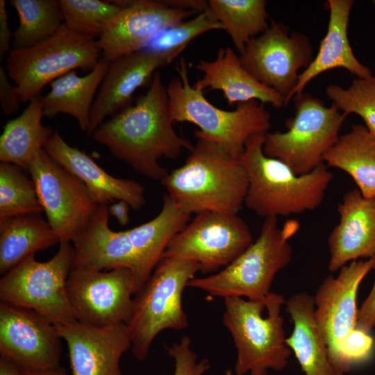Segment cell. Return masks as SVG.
Wrapping results in <instances>:
<instances>
[{"label": "cell", "mask_w": 375, "mask_h": 375, "mask_svg": "<svg viewBox=\"0 0 375 375\" xmlns=\"http://www.w3.org/2000/svg\"><path fill=\"white\" fill-rule=\"evenodd\" d=\"M213 30L225 31L210 8L190 20L168 27L153 36L143 49L172 53L177 56L200 35Z\"/></svg>", "instance_id": "cell-36"}, {"label": "cell", "mask_w": 375, "mask_h": 375, "mask_svg": "<svg viewBox=\"0 0 375 375\" xmlns=\"http://www.w3.org/2000/svg\"><path fill=\"white\" fill-rule=\"evenodd\" d=\"M169 7L184 10H193L197 13L209 8L208 1L204 0H164Z\"/></svg>", "instance_id": "cell-42"}, {"label": "cell", "mask_w": 375, "mask_h": 375, "mask_svg": "<svg viewBox=\"0 0 375 375\" xmlns=\"http://www.w3.org/2000/svg\"><path fill=\"white\" fill-rule=\"evenodd\" d=\"M28 173L47 222L60 240L75 244L87 230L99 205L84 183L44 149L30 164Z\"/></svg>", "instance_id": "cell-12"}, {"label": "cell", "mask_w": 375, "mask_h": 375, "mask_svg": "<svg viewBox=\"0 0 375 375\" xmlns=\"http://www.w3.org/2000/svg\"><path fill=\"white\" fill-rule=\"evenodd\" d=\"M25 172L14 164L1 162L0 219L43 211L34 181Z\"/></svg>", "instance_id": "cell-33"}, {"label": "cell", "mask_w": 375, "mask_h": 375, "mask_svg": "<svg viewBox=\"0 0 375 375\" xmlns=\"http://www.w3.org/2000/svg\"><path fill=\"white\" fill-rule=\"evenodd\" d=\"M130 206L124 201H117L108 206V212L114 216L121 226H126L130 221Z\"/></svg>", "instance_id": "cell-43"}, {"label": "cell", "mask_w": 375, "mask_h": 375, "mask_svg": "<svg viewBox=\"0 0 375 375\" xmlns=\"http://www.w3.org/2000/svg\"><path fill=\"white\" fill-rule=\"evenodd\" d=\"M267 370L254 369L250 372V375H267ZM225 374L226 375H233L230 370L226 371Z\"/></svg>", "instance_id": "cell-46"}, {"label": "cell", "mask_w": 375, "mask_h": 375, "mask_svg": "<svg viewBox=\"0 0 375 375\" xmlns=\"http://www.w3.org/2000/svg\"><path fill=\"white\" fill-rule=\"evenodd\" d=\"M174 123L167 86L158 70L134 104L106 119L91 135L135 172L161 181L168 172L159 160H176L184 150L191 151L194 147L176 133Z\"/></svg>", "instance_id": "cell-1"}, {"label": "cell", "mask_w": 375, "mask_h": 375, "mask_svg": "<svg viewBox=\"0 0 375 375\" xmlns=\"http://www.w3.org/2000/svg\"><path fill=\"white\" fill-rule=\"evenodd\" d=\"M176 57L172 53L142 49L109 61L91 109L88 134L91 135L107 117L131 105L135 92L149 85L155 72Z\"/></svg>", "instance_id": "cell-18"}, {"label": "cell", "mask_w": 375, "mask_h": 375, "mask_svg": "<svg viewBox=\"0 0 375 375\" xmlns=\"http://www.w3.org/2000/svg\"><path fill=\"white\" fill-rule=\"evenodd\" d=\"M101 58L96 39L63 24L54 35L38 44L11 49L5 69L18 89L21 103H26L40 97L47 84L72 71H91Z\"/></svg>", "instance_id": "cell-9"}, {"label": "cell", "mask_w": 375, "mask_h": 375, "mask_svg": "<svg viewBox=\"0 0 375 375\" xmlns=\"http://www.w3.org/2000/svg\"><path fill=\"white\" fill-rule=\"evenodd\" d=\"M371 269L370 259L352 261L340 268L336 277H326L314 297L315 317L326 344L329 360L342 373L341 350L357 324L358 287Z\"/></svg>", "instance_id": "cell-16"}, {"label": "cell", "mask_w": 375, "mask_h": 375, "mask_svg": "<svg viewBox=\"0 0 375 375\" xmlns=\"http://www.w3.org/2000/svg\"><path fill=\"white\" fill-rule=\"evenodd\" d=\"M108 206H99L81 238L74 244L72 267L107 271L130 269L134 278V295L138 291L140 265L127 231H115L109 226Z\"/></svg>", "instance_id": "cell-22"}, {"label": "cell", "mask_w": 375, "mask_h": 375, "mask_svg": "<svg viewBox=\"0 0 375 375\" xmlns=\"http://www.w3.org/2000/svg\"><path fill=\"white\" fill-rule=\"evenodd\" d=\"M28 375H67L65 369L60 367L58 370L45 372H33L25 371Z\"/></svg>", "instance_id": "cell-45"}, {"label": "cell", "mask_w": 375, "mask_h": 375, "mask_svg": "<svg viewBox=\"0 0 375 375\" xmlns=\"http://www.w3.org/2000/svg\"><path fill=\"white\" fill-rule=\"evenodd\" d=\"M372 3H373V5H374V7H375V0L372 1Z\"/></svg>", "instance_id": "cell-47"}, {"label": "cell", "mask_w": 375, "mask_h": 375, "mask_svg": "<svg viewBox=\"0 0 375 375\" xmlns=\"http://www.w3.org/2000/svg\"><path fill=\"white\" fill-rule=\"evenodd\" d=\"M285 303L293 323L286 344L305 374L345 375L329 360L326 344L315 317L314 297L306 292L297 293Z\"/></svg>", "instance_id": "cell-25"}, {"label": "cell", "mask_w": 375, "mask_h": 375, "mask_svg": "<svg viewBox=\"0 0 375 375\" xmlns=\"http://www.w3.org/2000/svg\"><path fill=\"white\" fill-rule=\"evenodd\" d=\"M64 24L78 33L98 39L122 8L112 1L59 0Z\"/></svg>", "instance_id": "cell-34"}, {"label": "cell", "mask_w": 375, "mask_h": 375, "mask_svg": "<svg viewBox=\"0 0 375 375\" xmlns=\"http://www.w3.org/2000/svg\"><path fill=\"white\" fill-rule=\"evenodd\" d=\"M167 351L175 362L174 375H203L210 367L206 358L197 361V356L191 349V340L187 335L167 347Z\"/></svg>", "instance_id": "cell-37"}, {"label": "cell", "mask_w": 375, "mask_h": 375, "mask_svg": "<svg viewBox=\"0 0 375 375\" xmlns=\"http://www.w3.org/2000/svg\"><path fill=\"white\" fill-rule=\"evenodd\" d=\"M299 227L295 219H289L279 227L277 217L265 218L257 239L238 257L214 274L193 278L188 287L224 299L247 297L264 301L276 274L292 260L289 240Z\"/></svg>", "instance_id": "cell-5"}, {"label": "cell", "mask_w": 375, "mask_h": 375, "mask_svg": "<svg viewBox=\"0 0 375 375\" xmlns=\"http://www.w3.org/2000/svg\"><path fill=\"white\" fill-rule=\"evenodd\" d=\"M338 212L339 223L328 238V269L332 273L375 253V197L365 198L358 188L353 189L344 194Z\"/></svg>", "instance_id": "cell-21"}, {"label": "cell", "mask_w": 375, "mask_h": 375, "mask_svg": "<svg viewBox=\"0 0 375 375\" xmlns=\"http://www.w3.org/2000/svg\"><path fill=\"white\" fill-rule=\"evenodd\" d=\"M176 69L178 76L167 85L170 115L174 122H186L198 126L196 138L215 141L240 159L250 137L268 133L271 115L264 104L253 100L238 103L234 110H222L209 102L203 91L190 85L183 58Z\"/></svg>", "instance_id": "cell-4"}, {"label": "cell", "mask_w": 375, "mask_h": 375, "mask_svg": "<svg viewBox=\"0 0 375 375\" xmlns=\"http://www.w3.org/2000/svg\"><path fill=\"white\" fill-rule=\"evenodd\" d=\"M12 35L8 24L5 0L0 1V59L12 49Z\"/></svg>", "instance_id": "cell-41"}, {"label": "cell", "mask_w": 375, "mask_h": 375, "mask_svg": "<svg viewBox=\"0 0 375 375\" xmlns=\"http://www.w3.org/2000/svg\"><path fill=\"white\" fill-rule=\"evenodd\" d=\"M117 3L121 10L97 40L101 57L108 61L142 50L161 31L199 14L169 7L164 0H126Z\"/></svg>", "instance_id": "cell-17"}, {"label": "cell", "mask_w": 375, "mask_h": 375, "mask_svg": "<svg viewBox=\"0 0 375 375\" xmlns=\"http://www.w3.org/2000/svg\"><path fill=\"white\" fill-rule=\"evenodd\" d=\"M190 216L165 193L161 210L154 218L127 230L140 265L138 291L161 260L169 242L188 223Z\"/></svg>", "instance_id": "cell-27"}, {"label": "cell", "mask_w": 375, "mask_h": 375, "mask_svg": "<svg viewBox=\"0 0 375 375\" xmlns=\"http://www.w3.org/2000/svg\"><path fill=\"white\" fill-rule=\"evenodd\" d=\"M374 340L369 333L355 328L346 339L342 350V368L345 374L351 366L366 360L372 354Z\"/></svg>", "instance_id": "cell-38"}, {"label": "cell", "mask_w": 375, "mask_h": 375, "mask_svg": "<svg viewBox=\"0 0 375 375\" xmlns=\"http://www.w3.org/2000/svg\"><path fill=\"white\" fill-rule=\"evenodd\" d=\"M292 99L294 115L285 122L287 131L267 133L263 151L285 163L295 174L303 175L324 163L347 116L334 103L326 107L305 92Z\"/></svg>", "instance_id": "cell-8"}, {"label": "cell", "mask_w": 375, "mask_h": 375, "mask_svg": "<svg viewBox=\"0 0 375 375\" xmlns=\"http://www.w3.org/2000/svg\"><path fill=\"white\" fill-rule=\"evenodd\" d=\"M329 10L326 33L322 40L318 52L310 64L299 74L292 98L319 74L335 68H343L357 78L373 74L372 70L362 64L354 55L348 38V26L353 0H328Z\"/></svg>", "instance_id": "cell-24"}, {"label": "cell", "mask_w": 375, "mask_h": 375, "mask_svg": "<svg viewBox=\"0 0 375 375\" xmlns=\"http://www.w3.org/2000/svg\"><path fill=\"white\" fill-rule=\"evenodd\" d=\"M253 242L249 226L238 214L203 212L172 239L161 259L189 260L203 274L217 272Z\"/></svg>", "instance_id": "cell-11"}, {"label": "cell", "mask_w": 375, "mask_h": 375, "mask_svg": "<svg viewBox=\"0 0 375 375\" xmlns=\"http://www.w3.org/2000/svg\"><path fill=\"white\" fill-rule=\"evenodd\" d=\"M109 61L101 58L85 76L72 71L50 83V91L40 97L44 115L49 118L63 113L74 117L80 127L88 132L94 96L107 72Z\"/></svg>", "instance_id": "cell-26"}, {"label": "cell", "mask_w": 375, "mask_h": 375, "mask_svg": "<svg viewBox=\"0 0 375 375\" xmlns=\"http://www.w3.org/2000/svg\"><path fill=\"white\" fill-rule=\"evenodd\" d=\"M56 328L67 345L72 375H123L119 361L131 348L126 324L95 326L75 322Z\"/></svg>", "instance_id": "cell-19"}, {"label": "cell", "mask_w": 375, "mask_h": 375, "mask_svg": "<svg viewBox=\"0 0 375 375\" xmlns=\"http://www.w3.org/2000/svg\"><path fill=\"white\" fill-rule=\"evenodd\" d=\"M60 239L40 214H26L0 219V274L3 276L36 252Z\"/></svg>", "instance_id": "cell-28"}, {"label": "cell", "mask_w": 375, "mask_h": 375, "mask_svg": "<svg viewBox=\"0 0 375 375\" xmlns=\"http://www.w3.org/2000/svg\"><path fill=\"white\" fill-rule=\"evenodd\" d=\"M326 94L346 116L358 115L367 130L375 135V75L355 77L348 88L331 84L326 89Z\"/></svg>", "instance_id": "cell-35"}, {"label": "cell", "mask_w": 375, "mask_h": 375, "mask_svg": "<svg viewBox=\"0 0 375 375\" xmlns=\"http://www.w3.org/2000/svg\"><path fill=\"white\" fill-rule=\"evenodd\" d=\"M184 164L160 181L183 210L238 214L244 204L248 176L240 159L211 140L197 137Z\"/></svg>", "instance_id": "cell-2"}, {"label": "cell", "mask_w": 375, "mask_h": 375, "mask_svg": "<svg viewBox=\"0 0 375 375\" xmlns=\"http://www.w3.org/2000/svg\"><path fill=\"white\" fill-rule=\"evenodd\" d=\"M0 375H28L26 372L11 360L0 356Z\"/></svg>", "instance_id": "cell-44"}, {"label": "cell", "mask_w": 375, "mask_h": 375, "mask_svg": "<svg viewBox=\"0 0 375 375\" xmlns=\"http://www.w3.org/2000/svg\"><path fill=\"white\" fill-rule=\"evenodd\" d=\"M44 150L84 183L99 206L117 201H126L135 210L144 206L145 191L141 183L109 174L86 153L69 145L58 131H54Z\"/></svg>", "instance_id": "cell-20"}, {"label": "cell", "mask_w": 375, "mask_h": 375, "mask_svg": "<svg viewBox=\"0 0 375 375\" xmlns=\"http://www.w3.org/2000/svg\"><path fill=\"white\" fill-rule=\"evenodd\" d=\"M0 102L2 112L7 115L15 113L21 103L17 86L11 84L2 66L0 67Z\"/></svg>", "instance_id": "cell-39"}, {"label": "cell", "mask_w": 375, "mask_h": 375, "mask_svg": "<svg viewBox=\"0 0 375 375\" xmlns=\"http://www.w3.org/2000/svg\"><path fill=\"white\" fill-rule=\"evenodd\" d=\"M265 135L250 137L240 158L249 181L246 206L265 219L316 209L322 203L333 174L325 163L310 173L295 174L281 160L265 154Z\"/></svg>", "instance_id": "cell-3"}, {"label": "cell", "mask_w": 375, "mask_h": 375, "mask_svg": "<svg viewBox=\"0 0 375 375\" xmlns=\"http://www.w3.org/2000/svg\"><path fill=\"white\" fill-rule=\"evenodd\" d=\"M208 3L240 54L251 39L269 27L265 0H209Z\"/></svg>", "instance_id": "cell-31"}, {"label": "cell", "mask_w": 375, "mask_h": 375, "mask_svg": "<svg viewBox=\"0 0 375 375\" xmlns=\"http://www.w3.org/2000/svg\"><path fill=\"white\" fill-rule=\"evenodd\" d=\"M196 69L203 73V77L193 86L202 91H222L230 106L253 100L269 103L277 109L285 106L281 95L260 83L242 66L239 56L229 47L220 48L212 61L200 60Z\"/></svg>", "instance_id": "cell-23"}, {"label": "cell", "mask_w": 375, "mask_h": 375, "mask_svg": "<svg viewBox=\"0 0 375 375\" xmlns=\"http://www.w3.org/2000/svg\"><path fill=\"white\" fill-rule=\"evenodd\" d=\"M375 274V253L369 258ZM375 327V278L367 298L358 310L356 328L369 333Z\"/></svg>", "instance_id": "cell-40"}, {"label": "cell", "mask_w": 375, "mask_h": 375, "mask_svg": "<svg viewBox=\"0 0 375 375\" xmlns=\"http://www.w3.org/2000/svg\"><path fill=\"white\" fill-rule=\"evenodd\" d=\"M285 303L283 295L271 292L264 301L224 298L222 323L236 348L237 375L254 369L279 372L287 366L292 351L286 344L281 315Z\"/></svg>", "instance_id": "cell-6"}, {"label": "cell", "mask_w": 375, "mask_h": 375, "mask_svg": "<svg viewBox=\"0 0 375 375\" xmlns=\"http://www.w3.org/2000/svg\"><path fill=\"white\" fill-rule=\"evenodd\" d=\"M74 247L62 240L58 251L49 260L39 262L31 256L2 276L1 301L33 310L56 326L77 322L67 292Z\"/></svg>", "instance_id": "cell-10"}, {"label": "cell", "mask_w": 375, "mask_h": 375, "mask_svg": "<svg viewBox=\"0 0 375 375\" xmlns=\"http://www.w3.org/2000/svg\"><path fill=\"white\" fill-rule=\"evenodd\" d=\"M61 343L56 326L35 311L0 302V356L24 371L59 369Z\"/></svg>", "instance_id": "cell-15"}, {"label": "cell", "mask_w": 375, "mask_h": 375, "mask_svg": "<svg viewBox=\"0 0 375 375\" xmlns=\"http://www.w3.org/2000/svg\"><path fill=\"white\" fill-rule=\"evenodd\" d=\"M324 162L348 174L364 197H375V135L365 125L353 124L340 135Z\"/></svg>", "instance_id": "cell-30"}, {"label": "cell", "mask_w": 375, "mask_h": 375, "mask_svg": "<svg viewBox=\"0 0 375 375\" xmlns=\"http://www.w3.org/2000/svg\"><path fill=\"white\" fill-rule=\"evenodd\" d=\"M40 97L31 100L19 116L8 121L0 136L1 162L14 164L26 172L54 133L42 124L44 115Z\"/></svg>", "instance_id": "cell-29"}, {"label": "cell", "mask_w": 375, "mask_h": 375, "mask_svg": "<svg viewBox=\"0 0 375 375\" xmlns=\"http://www.w3.org/2000/svg\"><path fill=\"white\" fill-rule=\"evenodd\" d=\"M67 292L78 322L106 326L127 324L131 317L134 278L128 269L97 271L72 267L67 280Z\"/></svg>", "instance_id": "cell-14"}, {"label": "cell", "mask_w": 375, "mask_h": 375, "mask_svg": "<svg viewBox=\"0 0 375 375\" xmlns=\"http://www.w3.org/2000/svg\"><path fill=\"white\" fill-rule=\"evenodd\" d=\"M312 55L306 35L290 33L283 22L272 20L264 33L249 41L239 58L251 76L276 91L287 105L292 99L299 69L310 64Z\"/></svg>", "instance_id": "cell-13"}, {"label": "cell", "mask_w": 375, "mask_h": 375, "mask_svg": "<svg viewBox=\"0 0 375 375\" xmlns=\"http://www.w3.org/2000/svg\"><path fill=\"white\" fill-rule=\"evenodd\" d=\"M19 25L14 31L12 49L31 47L54 35L64 24L59 0H11Z\"/></svg>", "instance_id": "cell-32"}, {"label": "cell", "mask_w": 375, "mask_h": 375, "mask_svg": "<svg viewBox=\"0 0 375 375\" xmlns=\"http://www.w3.org/2000/svg\"><path fill=\"white\" fill-rule=\"evenodd\" d=\"M199 270L194 261L162 258L134 295L132 315L126 325L131 350L138 361L147 357L153 341L162 331L188 328L183 292Z\"/></svg>", "instance_id": "cell-7"}]
</instances>
